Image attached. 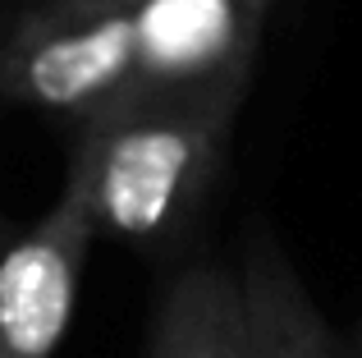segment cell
I'll list each match as a JSON object with an SVG mask.
<instances>
[{
    "label": "cell",
    "instance_id": "6da1fadb",
    "mask_svg": "<svg viewBox=\"0 0 362 358\" xmlns=\"http://www.w3.org/2000/svg\"><path fill=\"white\" fill-rule=\"evenodd\" d=\"M243 83L129 97L74 125L69 171L88 193L97 234L138 253H170L193 230L221 175Z\"/></svg>",
    "mask_w": 362,
    "mask_h": 358
},
{
    "label": "cell",
    "instance_id": "7a4b0ae2",
    "mask_svg": "<svg viewBox=\"0 0 362 358\" xmlns=\"http://www.w3.org/2000/svg\"><path fill=\"white\" fill-rule=\"evenodd\" d=\"M133 83V0H55L18 23L0 64V101L92 120Z\"/></svg>",
    "mask_w": 362,
    "mask_h": 358
},
{
    "label": "cell",
    "instance_id": "3957f363",
    "mask_svg": "<svg viewBox=\"0 0 362 358\" xmlns=\"http://www.w3.org/2000/svg\"><path fill=\"white\" fill-rule=\"evenodd\" d=\"M92 239L101 234L74 171L42 221H0V358H55L83 294Z\"/></svg>",
    "mask_w": 362,
    "mask_h": 358
},
{
    "label": "cell",
    "instance_id": "277c9868",
    "mask_svg": "<svg viewBox=\"0 0 362 358\" xmlns=\"http://www.w3.org/2000/svg\"><path fill=\"white\" fill-rule=\"evenodd\" d=\"M271 0H133V83L119 101L252 79Z\"/></svg>",
    "mask_w": 362,
    "mask_h": 358
},
{
    "label": "cell",
    "instance_id": "5b68a950",
    "mask_svg": "<svg viewBox=\"0 0 362 358\" xmlns=\"http://www.w3.org/2000/svg\"><path fill=\"white\" fill-rule=\"evenodd\" d=\"M147 358H252L243 280L225 262H188L160 285Z\"/></svg>",
    "mask_w": 362,
    "mask_h": 358
},
{
    "label": "cell",
    "instance_id": "8992f818",
    "mask_svg": "<svg viewBox=\"0 0 362 358\" xmlns=\"http://www.w3.org/2000/svg\"><path fill=\"white\" fill-rule=\"evenodd\" d=\"M239 280L247 304V331H252V358H335L326 326L312 313L308 294L266 221H252L247 230Z\"/></svg>",
    "mask_w": 362,
    "mask_h": 358
},
{
    "label": "cell",
    "instance_id": "52a82bcc",
    "mask_svg": "<svg viewBox=\"0 0 362 358\" xmlns=\"http://www.w3.org/2000/svg\"><path fill=\"white\" fill-rule=\"evenodd\" d=\"M18 23H23V18H5L0 14V64H5L9 46H14V37H18Z\"/></svg>",
    "mask_w": 362,
    "mask_h": 358
}]
</instances>
